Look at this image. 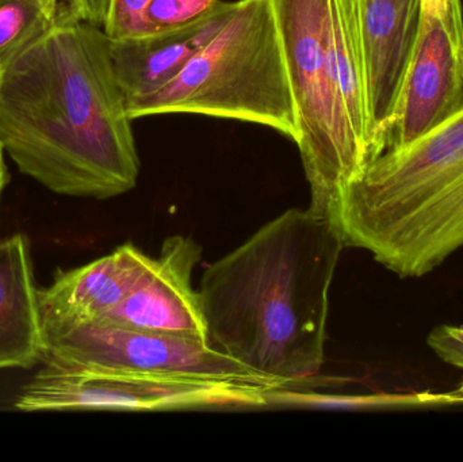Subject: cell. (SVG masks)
<instances>
[{
    "mask_svg": "<svg viewBox=\"0 0 463 462\" xmlns=\"http://www.w3.org/2000/svg\"><path fill=\"white\" fill-rule=\"evenodd\" d=\"M26 236L0 240V371L43 363L45 333Z\"/></svg>",
    "mask_w": 463,
    "mask_h": 462,
    "instance_id": "obj_13",
    "label": "cell"
},
{
    "mask_svg": "<svg viewBox=\"0 0 463 462\" xmlns=\"http://www.w3.org/2000/svg\"><path fill=\"white\" fill-rule=\"evenodd\" d=\"M56 15L43 0H0V68L2 71L56 24Z\"/></svg>",
    "mask_w": 463,
    "mask_h": 462,
    "instance_id": "obj_14",
    "label": "cell"
},
{
    "mask_svg": "<svg viewBox=\"0 0 463 462\" xmlns=\"http://www.w3.org/2000/svg\"><path fill=\"white\" fill-rule=\"evenodd\" d=\"M43 2L48 7V10L53 15H56V18H59L60 10H61V0H43Z\"/></svg>",
    "mask_w": 463,
    "mask_h": 462,
    "instance_id": "obj_21",
    "label": "cell"
},
{
    "mask_svg": "<svg viewBox=\"0 0 463 462\" xmlns=\"http://www.w3.org/2000/svg\"><path fill=\"white\" fill-rule=\"evenodd\" d=\"M345 244L328 220L288 209L206 269V342L279 387L323 368L329 290Z\"/></svg>",
    "mask_w": 463,
    "mask_h": 462,
    "instance_id": "obj_2",
    "label": "cell"
},
{
    "mask_svg": "<svg viewBox=\"0 0 463 462\" xmlns=\"http://www.w3.org/2000/svg\"><path fill=\"white\" fill-rule=\"evenodd\" d=\"M110 0H75L65 18L89 22L95 26L103 27L108 16Z\"/></svg>",
    "mask_w": 463,
    "mask_h": 462,
    "instance_id": "obj_18",
    "label": "cell"
},
{
    "mask_svg": "<svg viewBox=\"0 0 463 462\" xmlns=\"http://www.w3.org/2000/svg\"><path fill=\"white\" fill-rule=\"evenodd\" d=\"M201 258L203 249L194 239L184 235L165 239L159 257L152 259L129 295L97 322L206 342L200 293L192 282Z\"/></svg>",
    "mask_w": 463,
    "mask_h": 462,
    "instance_id": "obj_10",
    "label": "cell"
},
{
    "mask_svg": "<svg viewBox=\"0 0 463 462\" xmlns=\"http://www.w3.org/2000/svg\"><path fill=\"white\" fill-rule=\"evenodd\" d=\"M43 363L212 380L266 392L282 390L200 339L132 330L105 322L86 323L49 336Z\"/></svg>",
    "mask_w": 463,
    "mask_h": 462,
    "instance_id": "obj_7",
    "label": "cell"
},
{
    "mask_svg": "<svg viewBox=\"0 0 463 462\" xmlns=\"http://www.w3.org/2000/svg\"><path fill=\"white\" fill-rule=\"evenodd\" d=\"M446 401H463V382L459 385V388H457L453 392L448 393L445 396Z\"/></svg>",
    "mask_w": 463,
    "mask_h": 462,
    "instance_id": "obj_22",
    "label": "cell"
},
{
    "mask_svg": "<svg viewBox=\"0 0 463 462\" xmlns=\"http://www.w3.org/2000/svg\"><path fill=\"white\" fill-rule=\"evenodd\" d=\"M462 102L463 8L461 0H449L443 15L421 13L386 148L426 135Z\"/></svg>",
    "mask_w": 463,
    "mask_h": 462,
    "instance_id": "obj_8",
    "label": "cell"
},
{
    "mask_svg": "<svg viewBox=\"0 0 463 462\" xmlns=\"http://www.w3.org/2000/svg\"><path fill=\"white\" fill-rule=\"evenodd\" d=\"M0 76H2V68H0Z\"/></svg>",
    "mask_w": 463,
    "mask_h": 462,
    "instance_id": "obj_24",
    "label": "cell"
},
{
    "mask_svg": "<svg viewBox=\"0 0 463 462\" xmlns=\"http://www.w3.org/2000/svg\"><path fill=\"white\" fill-rule=\"evenodd\" d=\"M152 259L128 243L80 268L60 270L53 282L38 292L45 339L110 314L148 270Z\"/></svg>",
    "mask_w": 463,
    "mask_h": 462,
    "instance_id": "obj_11",
    "label": "cell"
},
{
    "mask_svg": "<svg viewBox=\"0 0 463 462\" xmlns=\"http://www.w3.org/2000/svg\"><path fill=\"white\" fill-rule=\"evenodd\" d=\"M151 0H110L103 32L110 40L144 35V11Z\"/></svg>",
    "mask_w": 463,
    "mask_h": 462,
    "instance_id": "obj_16",
    "label": "cell"
},
{
    "mask_svg": "<svg viewBox=\"0 0 463 462\" xmlns=\"http://www.w3.org/2000/svg\"><path fill=\"white\" fill-rule=\"evenodd\" d=\"M370 160L388 146L397 100L415 48L420 0H356Z\"/></svg>",
    "mask_w": 463,
    "mask_h": 462,
    "instance_id": "obj_9",
    "label": "cell"
},
{
    "mask_svg": "<svg viewBox=\"0 0 463 462\" xmlns=\"http://www.w3.org/2000/svg\"><path fill=\"white\" fill-rule=\"evenodd\" d=\"M298 119L310 211L334 222L343 190L366 165L337 81L331 0H272Z\"/></svg>",
    "mask_w": 463,
    "mask_h": 462,
    "instance_id": "obj_5",
    "label": "cell"
},
{
    "mask_svg": "<svg viewBox=\"0 0 463 462\" xmlns=\"http://www.w3.org/2000/svg\"><path fill=\"white\" fill-rule=\"evenodd\" d=\"M73 2H75V0H64V3H62L61 10H60L59 18H57V21H59V19L64 18V16L67 15L68 11H70L71 5H73Z\"/></svg>",
    "mask_w": 463,
    "mask_h": 462,
    "instance_id": "obj_23",
    "label": "cell"
},
{
    "mask_svg": "<svg viewBox=\"0 0 463 462\" xmlns=\"http://www.w3.org/2000/svg\"><path fill=\"white\" fill-rule=\"evenodd\" d=\"M400 278H420L463 247V102L426 135L388 146L343 190L332 222Z\"/></svg>",
    "mask_w": 463,
    "mask_h": 462,
    "instance_id": "obj_3",
    "label": "cell"
},
{
    "mask_svg": "<svg viewBox=\"0 0 463 462\" xmlns=\"http://www.w3.org/2000/svg\"><path fill=\"white\" fill-rule=\"evenodd\" d=\"M222 0H151L144 11V35L176 29L203 18Z\"/></svg>",
    "mask_w": 463,
    "mask_h": 462,
    "instance_id": "obj_15",
    "label": "cell"
},
{
    "mask_svg": "<svg viewBox=\"0 0 463 462\" xmlns=\"http://www.w3.org/2000/svg\"><path fill=\"white\" fill-rule=\"evenodd\" d=\"M427 344L440 360L463 371V327L439 325L430 333Z\"/></svg>",
    "mask_w": 463,
    "mask_h": 462,
    "instance_id": "obj_17",
    "label": "cell"
},
{
    "mask_svg": "<svg viewBox=\"0 0 463 462\" xmlns=\"http://www.w3.org/2000/svg\"><path fill=\"white\" fill-rule=\"evenodd\" d=\"M102 27L60 19L0 76V143L51 192L108 200L137 184L140 160Z\"/></svg>",
    "mask_w": 463,
    "mask_h": 462,
    "instance_id": "obj_1",
    "label": "cell"
},
{
    "mask_svg": "<svg viewBox=\"0 0 463 462\" xmlns=\"http://www.w3.org/2000/svg\"><path fill=\"white\" fill-rule=\"evenodd\" d=\"M267 393L212 380L43 363L14 407L24 412L253 409L269 404Z\"/></svg>",
    "mask_w": 463,
    "mask_h": 462,
    "instance_id": "obj_6",
    "label": "cell"
},
{
    "mask_svg": "<svg viewBox=\"0 0 463 462\" xmlns=\"http://www.w3.org/2000/svg\"><path fill=\"white\" fill-rule=\"evenodd\" d=\"M7 170H5V148H3L2 143H0V197H2L5 184H7Z\"/></svg>",
    "mask_w": 463,
    "mask_h": 462,
    "instance_id": "obj_20",
    "label": "cell"
},
{
    "mask_svg": "<svg viewBox=\"0 0 463 462\" xmlns=\"http://www.w3.org/2000/svg\"><path fill=\"white\" fill-rule=\"evenodd\" d=\"M237 2H222L193 24L140 37L110 40V59L125 103L170 83L233 15Z\"/></svg>",
    "mask_w": 463,
    "mask_h": 462,
    "instance_id": "obj_12",
    "label": "cell"
},
{
    "mask_svg": "<svg viewBox=\"0 0 463 462\" xmlns=\"http://www.w3.org/2000/svg\"><path fill=\"white\" fill-rule=\"evenodd\" d=\"M421 13L440 16L449 7V0H420Z\"/></svg>",
    "mask_w": 463,
    "mask_h": 462,
    "instance_id": "obj_19",
    "label": "cell"
},
{
    "mask_svg": "<svg viewBox=\"0 0 463 462\" xmlns=\"http://www.w3.org/2000/svg\"><path fill=\"white\" fill-rule=\"evenodd\" d=\"M129 118L203 114L252 122L296 143L298 119L272 0H237L225 26L157 91L127 102Z\"/></svg>",
    "mask_w": 463,
    "mask_h": 462,
    "instance_id": "obj_4",
    "label": "cell"
}]
</instances>
